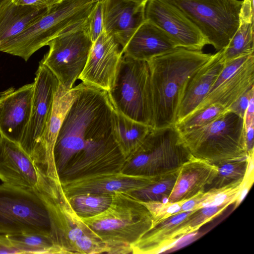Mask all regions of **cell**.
<instances>
[{
  "label": "cell",
  "instance_id": "8",
  "mask_svg": "<svg viewBox=\"0 0 254 254\" xmlns=\"http://www.w3.org/2000/svg\"><path fill=\"white\" fill-rule=\"evenodd\" d=\"M179 9L217 51L223 49L237 31L243 0H167Z\"/></svg>",
  "mask_w": 254,
  "mask_h": 254
},
{
  "label": "cell",
  "instance_id": "19",
  "mask_svg": "<svg viewBox=\"0 0 254 254\" xmlns=\"http://www.w3.org/2000/svg\"><path fill=\"white\" fill-rule=\"evenodd\" d=\"M125 162L115 140H109L76 154L59 176L61 180L101 171H121Z\"/></svg>",
  "mask_w": 254,
  "mask_h": 254
},
{
  "label": "cell",
  "instance_id": "12",
  "mask_svg": "<svg viewBox=\"0 0 254 254\" xmlns=\"http://www.w3.org/2000/svg\"><path fill=\"white\" fill-rule=\"evenodd\" d=\"M76 92L75 86L65 90L59 85L49 118L30 155L37 171L52 179H60L56 164L54 148L61 127L73 102Z\"/></svg>",
  "mask_w": 254,
  "mask_h": 254
},
{
  "label": "cell",
  "instance_id": "23",
  "mask_svg": "<svg viewBox=\"0 0 254 254\" xmlns=\"http://www.w3.org/2000/svg\"><path fill=\"white\" fill-rule=\"evenodd\" d=\"M176 48L174 41L164 31L145 20L123 49V52L125 56L147 62Z\"/></svg>",
  "mask_w": 254,
  "mask_h": 254
},
{
  "label": "cell",
  "instance_id": "39",
  "mask_svg": "<svg viewBox=\"0 0 254 254\" xmlns=\"http://www.w3.org/2000/svg\"><path fill=\"white\" fill-rule=\"evenodd\" d=\"M254 123L245 127V142L249 156L254 154Z\"/></svg>",
  "mask_w": 254,
  "mask_h": 254
},
{
  "label": "cell",
  "instance_id": "9",
  "mask_svg": "<svg viewBox=\"0 0 254 254\" xmlns=\"http://www.w3.org/2000/svg\"><path fill=\"white\" fill-rule=\"evenodd\" d=\"M0 225L6 234L51 235L50 216L43 194L36 190L0 184Z\"/></svg>",
  "mask_w": 254,
  "mask_h": 254
},
{
  "label": "cell",
  "instance_id": "22",
  "mask_svg": "<svg viewBox=\"0 0 254 254\" xmlns=\"http://www.w3.org/2000/svg\"><path fill=\"white\" fill-rule=\"evenodd\" d=\"M224 63L222 51H218L212 54L209 61L189 79L179 108L176 123L190 114L203 101Z\"/></svg>",
  "mask_w": 254,
  "mask_h": 254
},
{
  "label": "cell",
  "instance_id": "21",
  "mask_svg": "<svg viewBox=\"0 0 254 254\" xmlns=\"http://www.w3.org/2000/svg\"><path fill=\"white\" fill-rule=\"evenodd\" d=\"M217 171L216 166L192 157L179 169L173 189L166 202L175 203L188 200L204 191Z\"/></svg>",
  "mask_w": 254,
  "mask_h": 254
},
{
  "label": "cell",
  "instance_id": "38",
  "mask_svg": "<svg viewBox=\"0 0 254 254\" xmlns=\"http://www.w3.org/2000/svg\"><path fill=\"white\" fill-rule=\"evenodd\" d=\"M62 0H12L18 5L33 6L41 8L49 9Z\"/></svg>",
  "mask_w": 254,
  "mask_h": 254
},
{
  "label": "cell",
  "instance_id": "33",
  "mask_svg": "<svg viewBox=\"0 0 254 254\" xmlns=\"http://www.w3.org/2000/svg\"><path fill=\"white\" fill-rule=\"evenodd\" d=\"M244 179L232 184L209 189L204 191L199 199L196 209L203 207L231 204L237 200L243 187Z\"/></svg>",
  "mask_w": 254,
  "mask_h": 254
},
{
  "label": "cell",
  "instance_id": "2",
  "mask_svg": "<svg viewBox=\"0 0 254 254\" xmlns=\"http://www.w3.org/2000/svg\"><path fill=\"white\" fill-rule=\"evenodd\" d=\"M100 238L108 254H132L131 246L152 227L147 208L130 193L112 194V201L103 212L81 218Z\"/></svg>",
  "mask_w": 254,
  "mask_h": 254
},
{
  "label": "cell",
  "instance_id": "4",
  "mask_svg": "<svg viewBox=\"0 0 254 254\" xmlns=\"http://www.w3.org/2000/svg\"><path fill=\"white\" fill-rule=\"evenodd\" d=\"M97 0H62L17 37L6 43L0 52L27 61L55 37L85 22Z\"/></svg>",
  "mask_w": 254,
  "mask_h": 254
},
{
  "label": "cell",
  "instance_id": "41",
  "mask_svg": "<svg viewBox=\"0 0 254 254\" xmlns=\"http://www.w3.org/2000/svg\"><path fill=\"white\" fill-rule=\"evenodd\" d=\"M245 128L254 123V96L250 100L244 117Z\"/></svg>",
  "mask_w": 254,
  "mask_h": 254
},
{
  "label": "cell",
  "instance_id": "30",
  "mask_svg": "<svg viewBox=\"0 0 254 254\" xmlns=\"http://www.w3.org/2000/svg\"><path fill=\"white\" fill-rule=\"evenodd\" d=\"M112 194L84 193L68 198L76 213L81 218H87L106 210L112 202Z\"/></svg>",
  "mask_w": 254,
  "mask_h": 254
},
{
  "label": "cell",
  "instance_id": "10",
  "mask_svg": "<svg viewBox=\"0 0 254 254\" xmlns=\"http://www.w3.org/2000/svg\"><path fill=\"white\" fill-rule=\"evenodd\" d=\"M92 44L88 18L52 40L48 44L49 52L40 63L51 71L64 89L69 90L82 73Z\"/></svg>",
  "mask_w": 254,
  "mask_h": 254
},
{
  "label": "cell",
  "instance_id": "28",
  "mask_svg": "<svg viewBox=\"0 0 254 254\" xmlns=\"http://www.w3.org/2000/svg\"><path fill=\"white\" fill-rule=\"evenodd\" d=\"M6 236L11 247L20 254H64L50 234L20 233Z\"/></svg>",
  "mask_w": 254,
  "mask_h": 254
},
{
  "label": "cell",
  "instance_id": "15",
  "mask_svg": "<svg viewBox=\"0 0 254 254\" xmlns=\"http://www.w3.org/2000/svg\"><path fill=\"white\" fill-rule=\"evenodd\" d=\"M33 83L30 117L19 144L29 156L49 118L60 85L55 75L40 62Z\"/></svg>",
  "mask_w": 254,
  "mask_h": 254
},
{
  "label": "cell",
  "instance_id": "44",
  "mask_svg": "<svg viewBox=\"0 0 254 254\" xmlns=\"http://www.w3.org/2000/svg\"><path fill=\"white\" fill-rule=\"evenodd\" d=\"M0 234H6L5 230L1 225H0Z\"/></svg>",
  "mask_w": 254,
  "mask_h": 254
},
{
  "label": "cell",
  "instance_id": "45",
  "mask_svg": "<svg viewBox=\"0 0 254 254\" xmlns=\"http://www.w3.org/2000/svg\"><path fill=\"white\" fill-rule=\"evenodd\" d=\"M97 0L98 1V0Z\"/></svg>",
  "mask_w": 254,
  "mask_h": 254
},
{
  "label": "cell",
  "instance_id": "7",
  "mask_svg": "<svg viewBox=\"0 0 254 254\" xmlns=\"http://www.w3.org/2000/svg\"><path fill=\"white\" fill-rule=\"evenodd\" d=\"M108 93L116 111L152 127L150 72L146 61L123 55L114 84Z\"/></svg>",
  "mask_w": 254,
  "mask_h": 254
},
{
  "label": "cell",
  "instance_id": "6",
  "mask_svg": "<svg viewBox=\"0 0 254 254\" xmlns=\"http://www.w3.org/2000/svg\"><path fill=\"white\" fill-rule=\"evenodd\" d=\"M191 157L175 126L152 128L121 171L132 175L160 176L179 170Z\"/></svg>",
  "mask_w": 254,
  "mask_h": 254
},
{
  "label": "cell",
  "instance_id": "29",
  "mask_svg": "<svg viewBox=\"0 0 254 254\" xmlns=\"http://www.w3.org/2000/svg\"><path fill=\"white\" fill-rule=\"evenodd\" d=\"M252 155L242 159L227 160L215 164L217 169V173L211 183L205 188L204 191L244 180Z\"/></svg>",
  "mask_w": 254,
  "mask_h": 254
},
{
  "label": "cell",
  "instance_id": "5",
  "mask_svg": "<svg viewBox=\"0 0 254 254\" xmlns=\"http://www.w3.org/2000/svg\"><path fill=\"white\" fill-rule=\"evenodd\" d=\"M193 157L212 164L248 158L244 120L227 112L209 123L181 134Z\"/></svg>",
  "mask_w": 254,
  "mask_h": 254
},
{
  "label": "cell",
  "instance_id": "11",
  "mask_svg": "<svg viewBox=\"0 0 254 254\" xmlns=\"http://www.w3.org/2000/svg\"><path fill=\"white\" fill-rule=\"evenodd\" d=\"M253 87H254V54L225 62L208 93L190 114L213 104H219L227 109Z\"/></svg>",
  "mask_w": 254,
  "mask_h": 254
},
{
  "label": "cell",
  "instance_id": "14",
  "mask_svg": "<svg viewBox=\"0 0 254 254\" xmlns=\"http://www.w3.org/2000/svg\"><path fill=\"white\" fill-rule=\"evenodd\" d=\"M125 173L121 170L101 171L61 180L67 197L84 193H131L153 183L159 177Z\"/></svg>",
  "mask_w": 254,
  "mask_h": 254
},
{
  "label": "cell",
  "instance_id": "42",
  "mask_svg": "<svg viewBox=\"0 0 254 254\" xmlns=\"http://www.w3.org/2000/svg\"><path fill=\"white\" fill-rule=\"evenodd\" d=\"M138 4H146L148 0H128Z\"/></svg>",
  "mask_w": 254,
  "mask_h": 254
},
{
  "label": "cell",
  "instance_id": "32",
  "mask_svg": "<svg viewBox=\"0 0 254 254\" xmlns=\"http://www.w3.org/2000/svg\"><path fill=\"white\" fill-rule=\"evenodd\" d=\"M229 205L206 206L195 209L179 224L176 239H179L198 230L203 225L222 212Z\"/></svg>",
  "mask_w": 254,
  "mask_h": 254
},
{
  "label": "cell",
  "instance_id": "26",
  "mask_svg": "<svg viewBox=\"0 0 254 254\" xmlns=\"http://www.w3.org/2000/svg\"><path fill=\"white\" fill-rule=\"evenodd\" d=\"M48 9L18 5L10 1L0 7V49L32 25Z\"/></svg>",
  "mask_w": 254,
  "mask_h": 254
},
{
  "label": "cell",
  "instance_id": "24",
  "mask_svg": "<svg viewBox=\"0 0 254 254\" xmlns=\"http://www.w3.org/2000/svg\"><path fill=\"white\" fill-rule=\"evenodd\" d=\"M194 210L175 213L153 226L131 246L132 254L162 252L177 241L176 234L179 224Z\"/></svg>",
  "mask_w": 254,
  "mask_h": 254
},
{
  "label": "cell",
  "instance_id": "37",
  "mask_svg": "<svg viewBox=\"0 0 254 254\" xmlns=\"http://www.w3.org/2000/svg\"><path fill=\"white\" fill-rule=\"evenodd\" d=\"M253 96L254 87L249 89L242 95L227 109V111L234 113L244 119L250 100Z\"/></svg>",
  "mask_w": 254,
  "mask_h": 254
},
{
  "label": "cell",
  "instance_id": "16",
  "mask_svg": "<svg viewBox=\"0 0 254 254\" xmlns=\"http://www.w3.org/2000/svg\"><path fill=\"white\" fill-rule=\"evenodd\" d=\"M121 47L112 36L104 30L93 42L86 64L78 79L85 84L108 92L114 84L123 56Z\"/></svg>",
  "mask_w": 254,
  "mask_h": 254
},
{
  "label": "cell",
  "instance_id": "31",
  "mask_svg": "<svg viewBox=\"0 0 254 254\" xmlns=\"http://www.w3.org/2000/svg\"><path fill=\"white\" fill-rule=\"evenodd\" d=\"M179 171L160 175L150 185L130 193L141 201L166 202L173 189Z\"/></svg>",
  "mask_w": 254,
  "mask_h": 254
},
{
  "label": "cell",
  "instance_id": "35",
  "mask_svg": "<svg viewBox=\"0 0 254 254\" xmlns=\"http://www.w3.org/2000/svg\"><path fill=\"white\" fill-rule=\"evenodd\" d=\"M139 201L147 208L151 214L153 221V226L172 215L178 213L183 202L182 201L169 203L161 201Z\"/></svg>",
  "mask_w": 254,
  "mask_h": 254
},
{
  "label": "cell",
  "instance_id": "13",
  "mask_svg": "<svg viewBox=\"0 0 254 254\" xmlns=\"http://www.w3.org/2000/svg\"><path fill=\"white\" fill-rule=\"evenodd\" d=\"M145 16L146 20L164 31L177 47L201 51L208 45L199 29L167 0H148Z\"/></svg>",
  "mask_w": 254,
  "mask_h": 254
},
{
  "label": "cell",
  "instance_id": "18",
  "mask_svg": "<svg viewBox=\"0 0 254 254\" xmlns=\"http://www.w3.org/2000/svg\"><path fill=\"white\" fill-rule=\"evenodd\" d=\"M0 180L19 188L38 190L39 175L20 145L0 134Z\"/></svg>",
  "mask_w": 254,
  "mask_h": 254
},
{
  "label": "cell",
  "instance_id": "25",
  "mask_svg": "<svg viewBox=\"0 0 254 254\" xmlns=\"http://www.w3.org/2000/svg\"><path fill=\"white\" fill-rule=\"evenodd\" d=\"M111 125L114 139L125 162L137 152L153 128L124 116L114 108Z\"/></svg>",
  "mask_w": 254,
  "mask_h": 254
},
{
  "label": "cell",
  "instance_id": "3",
  "mask_svg": "<svg viewBox=\"0 0 254 254\" xmlns=\"http://www.w3.org/2000/svg\"><path fill=\"white\" fill-rule=\"evenodd\" d=\"M51 222V234L64 254H108L99 237L72 207L61 179L49 180L43 190Z\"/></svg>",
  "mask_w": 254,
  "mask_h": 254
},
{
  "label": "cell",
  "instance_id": "43",
  "mask_svg": "<svg viewBox=\"0 0 254 254\" xmlns=\"http://www.w3.org/2000/svg\"><path fill=\"white\" fill-rule=\"evenodd\" d=\"M12 0H0V7Z\"/></svg>",
  "mask_w": 254,
  "mask_h": 254
},
{
  "label": "cell",
  "instance_id": "36",
  "mask_svg": "<svg viewBox=\"0 0 254 254\" xmlns=\"http://www.w3.org/2000/svg\"><path fill=\"white\" fill-rule=\"evenodd\" d=\"M89 31L94 42L104 31L102 0H98L88 17Z\"/></svg>",
  "mask_w": 254,
  "mask_h": 254
},
{
  "label": "cell",
  "instance_id": "27",
  "mask_svg": "<svg viewBox=\"0 0 254 254\" xmlns=\"http://www.w3.org/2000/svg\"><path fill=\"white\" fill-rule=\"evenodd\" d=\"M221 51L225 62L254 54V0H243L238 29Z\"/></svg>",
  "mask_w": 254,
  "mask_h": 254
},
{
  "label": "cell",
  "instance_id": "17",
  "mask_svg": "<svg viewBox=\"0 0 254 254\" xmlns=\"http://www.w3.org/2000/svg\"><path fill=\"white\" fill-rule=\"evenodd\" d=\"M33 92V82L0 93V135L19 144L30 119Z\"/></svg>",
  "mask_w": 254,
  "mask_h": 254
},
{
  "label": "cell",
  "instance_id": "20",
  "mask_svg": "<svg viewBox=\"0 0 254 254\" xmlns=\"http://www.w3.org/2000/svg\"><path fill=\"white\" fill-rule=\"evenodd\" d=\"M104 30L123 49L145 21L146 4L128 0H102Z\"/></svg>",
  "mask_w": 254,
  "mask_h": 254
},
{
  "label": "cell",
  "instance_id": "34",
  "mask_svg": "<svg viewBox=\"0 0 254 254\" xmlns=\"http://www.w3.org/2000/svg\"><path fill=\"white\" fill-rule=\"evenodd\" d=\"M227 112V109L219 104H211L201 110L189 115L174 125L182 134L191 129L204 126Z\"/></svg>",
  "mask_w": 254,
  "mask_h": 254
},
{
  "label": "cell",
  "instance_id": "1",
  "mask_svg": "<svg viewBox=\"0 0 254 254\" xmlns=\"http://www.w3.org/2000/svg\"><path fill=\"white\" fill-rule=\"evenodd\" d=\"M212 54L178 47L147 61L150 72L152 127L174 126L186 84Z\"/></svg>",
  "mask_w": 254,
  "mask_h": 254
},
{
  "label": "cell",
  "instance_id": "40",
  "mask_svg": "<svg viewBox=\"0 0 254 254\" xmlns=\"http://www.w3.org/2000/svg\"><path fill=\"white\" fill-rule=\"evenodd\" d=\"M0 254H19L16 250L11 247L6 234H0Z\"/></svg>",
  "mask_w": 254,
  "mask_h": 254
}]
</instances>
